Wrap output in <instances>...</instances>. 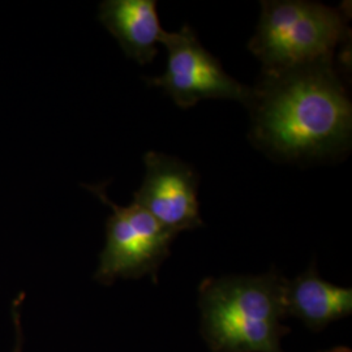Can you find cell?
I'll list each match as a JSON object with an SVG mask.
<instances>
[{
	"label": "cell",
	"mask_w": 352,
	"mask_h": 352,
	"mask_svg": "<svg viewBox=\"0 0 352 352\" xmlns=\"http://www.w3.org/2000/svg\"><path fill=\"white\" fill-rule=\"evenodd\" d=\"M245 106L252 144L276 160L318 161L350 148L351 101L334 60L263 72Z\"/></svg>",
	"instance_id": "6da1fadb"
},
{
	"label": "cell",
	"mask_w": 352,
	"mask_h": 352,
	"mask_svg": "<svg viewBox=\"0 0 352 352\" xmlns=\"http://www.w3.org/2000/svg\"><path fill=\"white\" fill-rule=\"evenodd\" d=\"M285 278H209L200 287L202 334L214 352H280Z\"/></svg>",
	"instance_id": "7a4b0ae2"
},
{
	"label": "cell",
	"mask_w": 352,
	"mask_h": 352,
	"mask_svg": "<svg viewBox=\"0 0 352 352\" xmlns=\"http://www.w3.org/2000/svg\"><path fill=\"white\" fill-rule=\"evenodd\" d=\"M261 4L248 49L263 63V72L334 60V52L347 33L346 14L340 10L305 0Z\"/></svg>",
	"instance_id": "3957f363"
},
{
	"label": "cell",
	"mask_w": 352,
	"mask_h": 352,
	"mask_svg": "<svg viewBox=\"0 0 352 352\" xmlns=\"http://www.w3.org/2000/svg\"><path fill=\"white\" fill-rule=\"evenodd\" d=\"M88 189L113 210L107 219L106 243L96 278L103 283L119 278H155L177 234L161 225L136 202L118 206L106 196L104 187Z\"/></svg>",
	"instance_id": "277c9868"
},
{
	"label": "cell",
	"mask_w": 352,
	"mask_h": 352,
	"mask_svg": "<svg viewBox=\"0 0 352 352\" xmlns=\"http://www.w3.org/2000/svg\"><path fill=\"white\" fill-rule=\"evenodd\" d=\"M160 43L167 50L166 71L146 81L164 89L180 109L193 107L205 100H228L247 104L251 88L227 75L190 26L184 25L179 32H164Z\"/></svg>",
	"instance_id": "5b68a950"
},
{
	"label": "cell",
	"mask_w": 352,
	"mask_h": 352,
	"mask_svg": "<svg viewBox=\"0 0 352 352\" xmlns=\"http://www.w3.org/2000/svg\"><path fill=\"white\" fill-rule=\"evenodd\" d=\"M144 164L145 176L133 202L175 234L201 227L195 168L176 157L153 151L145 154Z\"/></svg>",
	"instance_id": "8992f818"
},
{
	"label": "cell",
	"mask_w": 352,
	"mask_h": 352,
	"mask_svg": "<svg viewBox=\"0 0 352 352\" xmlns=\"http://www.w3.org/2000/svg\"><path fill=\"white\" fill-rule=\"evenodd\" d=\"M100 20L128 58L140 65L154 60L164 32L154 0H106L100 6Z\"/></svg>",
	"instance_id": "52a82bcc"
},
{
	"label": "cell",
	"mask_w": 352,
	"mask_h": 352,
	"mask_svg": "<svg viewBox=\"0 0 352 352\" xmlns=\"http://www.w3.org/2000/svg\"><path fill=\"white\" fill-rule=\"evenodd\" d=\"M286 316L296 317L314 330L352 314V289L336 286L318 276L315 267L285 282Z\"/></svg>",
	"instance_id": "ba28073f"
},
{
	"label": "cell",
	"mask_w": 352,
	"mask_h": 352,
	"mask_svg": "<svg viewBox=\"0 0 352 352\" xmlns=\"http://www.w3.org/2000/svg\"><path fill=\"white\" fill-rule=\"evenodd\" d=\"M322 352H350L349 349H334V350H329V351Z\"/></svg>",
	"instance_id": "9c48e42d"
},
{
	"label": "cell",
	"mask_w": 352,
	"mask_h": 352,
	"mask_svg": "<svg viewBox=\"0 0 352 352\" xmlns=\"http://www.w3.org/2000/svg\"><path fill=\"white\" fill-rule=\"evenodd\" d=\"M16 352H20V350H16Z\"/></svg>",
	"instance_id": "30bf717a"
}]
</instances>
